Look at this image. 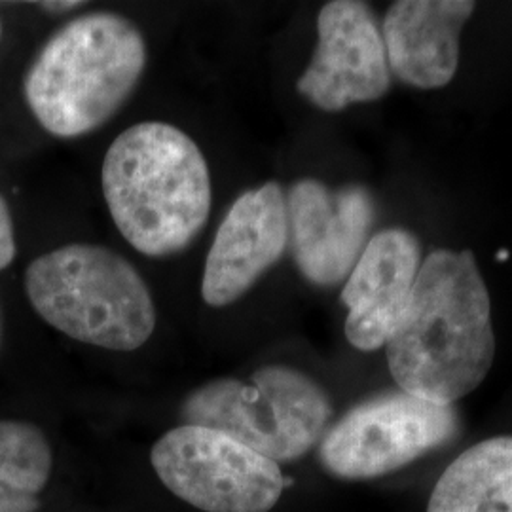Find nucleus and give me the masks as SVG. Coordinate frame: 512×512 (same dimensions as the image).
Returning a JSON list of instances; mask_svg holds the SVG:
<instances>
[{
    "label": "nucleus",
    "instance_id": "obj_1",
    "mask_svg": "<svg viewBox=\"0 0 512 512\" xmlns=\"http://www.w3.org/2000/svg\"><path fill=\"white\" fill-rule=\"evenodd\" d=\"M384 348L401 391L429 403L454 406L486 380L492 304L471 251L440 249L423 260Z\"/></svg>",
    "mask_w": 512,
    "mask_h": 512
},
{
    "label": "nucleus",
    "instance_id": "obj_2",
    "mask_svg": "<svg viewBox=\"0 0 512 512\" xmlns=\"http://www.w3.org/2000/svg\"><path fill=\"white\" fill-rule=\"evenodd\" d=\"M103 196L120 234L143 255L186 249L211 213V175L183 129L141 122L110 145L101 169Z\"/></svg>",
    "mask_w": 512,
    "mask_h": 512
},
{
    "label": "nucleus",
    "instance_id": "obj_3",
    "mask_svg": "<svg viewBox=\"0 0 512 512\" xmlns=\"http://www.w3.org/2000/svg\"><path fill=\"white\" fill-rule=\"evenodd\" d=\"M147 67L133 21L92 12L63 25L42 46L23 92L38 124L61 139L101 128L120 110Z\"/></svg>",
    "mask_w": 512,
    "mask_h": 512
},
{
    "label": "nucleus",
    "instance_id": "obj_4",
    "mask_svg": "<svg viewBox=\"0 0 512 512\" xmlns=\"http://www.w3.org/2000/svg\"><path fill=\"white\" fill-rule=\"evenodd\" d=\"M25 291L38 315L76 342L135 351L156 329L145 279L107 247L73 243L33 260Z\"/></svg>",
    "mask_w": 512,
    "mask_h": 512
},
{
    "label": "nucleus",
    "instance_id": "obj_5",
    "mask_svg": "<svg viewBox=\"0 0 512 512\" xmlns=\"http://www.w3.org/2000/svg\"><path fill=\"white\" fill-rule=\"evenodd\" d=\"M186 423L239 440L275 463L294 461L319 444L329 429V395L291 366L258 368L247 380L219 378L184 401Z\"/></svg>",
    "mask_w": 512,
    "mask_h": 512
},
{
    "label": "nucleus",
    "instance_id": "obj_6",
    "mask_svg": "<svg viewBox=\"0 0 512 512\" xmlns=\"http://www.w3.org/2000/svg\"><path fill=\"white\" fill-rule=\"evenodd\" d=\"M454 406L429 403L406 391H385L353 406L319 442V461L342 480L391 475L458 439Z\"/></svg>",
    "mask_w": 512,
    "mask_h": 512
},
{
    "label": "nucleus",
    "instance_id": "obj_7",
    "mask_svg": "<svg viewBox=\"0 0 512 512\" xmlns=\"http://www.w3.org/2000/svg\"><path fill=\"white\" fill-rule=\"evenodd\" d=\"M150 463L171 494L203 512H270L287 486L279 463L192 423L167 431Z\"/></svg>",
    "mask_w": 512,
    "mask_h": 512
},
{
    "label": "nucleus",
    "instance_id": "obj_8",
    "mask_svg": "<svg viewBox=\"0 0 512 512\" xmlns=\"http://www.w3.org/2000/svg\"><path fill=\"white\" fill-rule=\"evenodd\" d=\"M317 48L298 92L327 112L384 97L391 76L382 29L365 2L332 0L317 18Z\"/></svg>",
    "mask_w": 512,
    "mask_h": 512
},
{
    "label": "nucleus",
    "instance_id": "obj_9",
    "mask_svg": "<svg viewBox=\"0 0 512 512\" xmlns=\"http://www.w3.org/2000/svg\"><path fill=\"white\" fill-rule=\"evenodd\" d=\"M287 215L296 266L313 285L329 287L348 279L363 255L376 207L363 186L302 179L287 196Z\"/></svg>",
    "mask_w": 512,
    "mask_h": 512
},
{
    "label": "nucleus",
    "instance_id": "obj_10",
    "mask_svg": "<svg viewBox=\"0 0 512 512\" xmlns=\"http://www.w3.org/2000/svg\"><path fill=\"white\" fill-rule=\"evenodd\" d=\"M287 245L289 215L283 188L266 183L243 192L220 222L205 258V304H234L283 256Z\"/></svg>",
    "mask_w": 512,
    "mask_h": 512
},
{
    "label": "nucleus",
    "instance_id": "obj_11",
    "mask_svg": "<svg viewBox=\"0 0 512 512\" xmlns=\"http://www.w3.org/2000/svg\"><path fill=\"white\" fill-rule=\"evenodd\" d=\"M420 243L406 230H384L368 239L346 279V336L353 348H384L420 272Z\"/></svg>",
    "mask_w": 512,
    "mask_h": 512
},
{
    "label": "nucleus",
    "instance_id": "obj_12",
    "mask_svg": "<svg viewBox=\"0 0 512 512\" xmlns=\"http://www.w3.org/2000/svg\"><path fill=\"white\" fill-rule=\"evenodd\" d=\"M467 0H399L382 27L389 71L408 86L435 90L458 71L459 35L475 12Z\"/></svg>",
    "mask_w": 512,
    "mask_h": 512
},
{
    "label": "nucleus",
    "instance_id": "obj_13",
    "mask_svg": "<svg viewBox=\"0 0 512 512\" xmlns=\"http://www.w3.org/2000/svg\"><path fill=\"white\" fill-rule=\"evenodd\" d=\"M427 512H512V437L459 454L437 480Z\"/></svg>",
    "mask_w": 512,
    "mask_h": 512
},
{
    "label": "nucleus",
    "instance_id": "obj_14",
    "mask_svg": "<svg viewBox=\"0 0 512 512\" xmlns=\"http://www.w3.org/2000/svg\"><path fill=\"white\" fill-rule=\"evenodd\" d=\"M52 467V446L37 425L0 420V512H37Z\"/></svg>",
    "mask_w": 512,
    "mask_h": 512
},
{
    "label": "nucleus",
    "instance_id": "obj_15",
    "mask_svg": "<svg viewBox=\"0 0 512 512\" xmlns=\"http://www.w3.org/2000/svg\"><path fill=\"white\" fill-rule=\"evenodd\" d=\"M16 258V234L8 203L0 196V270L8 268Z\"/></svg>",
    "mask_w": 512,
    "mask_h": 512
},
{
    "label": "nucleus",
    "instance_id": "obj_16",
    "mask_svg": "<svg viewBox=\"0 0 512 512\" xmlns=\"http://www.w3.org/2000/svg\"><path fill=\"white\" fill-rule=\"evenodd\" d=\"M38 6L44 10H50V12H67L76 6H82V2H40Z\"/></svg>",
    "mask_w": 512,
    "mask_h": 512
},
{
    "label": "nucleus",
    "instance_id": "obj_17",
    "mask_svg": "<svg viewBox=\"0 0 512 512\" xmlns=\"http://www.w3.org/2000/svg\"><path fill=\"white\" fill-rule=\"evenodd\" d=\"M0 37H2V23H0Z\"/></svg>",
    "mask_w": 512,
    "mask_h": 512
}]
</instances>
